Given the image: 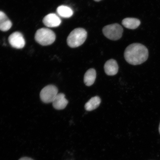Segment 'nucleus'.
I'll list each match as a JSON object with an SVG mask.
<instances>
[{"mask_svg": "<svg viewBox=\"0 0 160 160\" xmlns=\"http://www.w3.org/2000/svg\"><path fill=\"white\" fill-rule=\"evenodd\" d=\"M102 32L109 39L117 41L121 38L123 32V28L118 23L108 25L103 28Z\"/></svg>", "mask_w": 160, "mask_h": 160, "instance_id": "obj_4", "label": "nucleus"}, {"mask_svg": "<svg viewBox=\"0 0 160 160\" xmlns=\"http://www.w3.org/2000/svg\"><path fill=\"white\" fill-rule=\"evenodd\" d=\"M101 99L98 96L92 98L88 101L86 103L85 108L86 111H93L99 107L101 103Z\"/></svg>", "mask_w": 160, "mask_h": 160, "instance_id": "obj_13", "label": "nucleus"}, {"mask_svg": "<svg viewBox=\"0 0 160 160\" xmlns=\"http://www.w3.org/2000/svg\"><path fill=\"white\" fill-rule=\"evenodd\" d=\"M43 22L46 27L54 28L58 27L61 23V20L57 14L51 13L44 18Z\"/></svg>", "mask_w": 160, "mask_h": 160, "instance_id": "obj_7", "label": "nucleus"}, {"mask_svg": "<svg viewBox=\"0 0 160 160\" xmlns=\"http://www.w3.org/2000/svg\"><path fill=\"white\" fill-rule=\"evenodd\" d=\"M94 1H95L96 2H99L102 1V0H94Z\"/></svg>", "mask_w": 160, "mask_h": 160, "instance_id": "obj_16", "label": "nucleus"}, {"mask_svg": "<svg viewBox=\"0 0 160 160\" xmlns=\"http://www.w3.org/2000/svg\"><path fill=\"white\" fill-rule=\"evenodd\" d=\"M19 160H34L33 159L31 158H28V157H23L21 158V159H20Z\"/></svg>", "mask_w": 160, "mask_h": 160, "instance_id": "obj_15", "label": "nucleus"}, {"mask_svg": "<svg viewBox=\"0 0 160 160\" xmlns=\"http://www.w3.org/2000/svg\"><path fill=\"white\" fill-rule=\"evenodd\" d=\"M35 38L37 42L42 46L51 45L55 42L56 35L51 30L42 28L38 30L35 34Z\"/></svg>", "mask_w": 160, "mask_h": 160, "instance_id": "obj_3", "label": "nucleus"}, {"mask_svg": "<svg viewBox=\"0 0 160 160\" xmlns=\"http://www.w3.org/2000/svg\"><path fill=\"white\" fill-rule=\"evenodd\" d=\"M58 15L63 18H69L73 15V12L70 7L64 5L59 6L57 9Z\"/></svg>", "mask_w": 160, "mask_h": 160, "instance_id": "obj_14", "label": "nucleus"}, {"mask_svg": "<svg viewBox=\"0 0 160 160\" xmlns=\"http://www.w3.org/2000/svg\"><path fill=\"white\" fill-rule=\"evenodd\" d=\"M8 41L10 44L15 48L21 49L25 47V41L22 34L16 32L10 35Z\"/></svg>", "mask_w": 160, "mask_h": 160, "instance_id": "obj_6", "label": "nucleus"}, {"mask_svg": "<svg viewBox=\"0 0 160 160\" xmlns=\"http://www.w3.org/2000/svg\"><path fill=\"white\" fill-rule=\"evenodd\" d=\"M122 24L127 28L135 29L139 27L141 22L138 19L135 18H126L122 21Z\"/></svg>", "mask_w": 160, "mask_h": 160, "instance_id": "obj_12", "label": "nucleus"}, {"mask_svg": "<svg viewBox=\"0 0 160 160\" xmlns=\"http://www.w3.org/2000/svg\"><path fill=\"white\" fill-rule=\"evenodd\" d=\"M87 37V32L85 29L82 28L75 29L68 36V45L72 48L79 47L85 42Z\"/></svg>", "mask_w": 160, "mask_h": 160, "instance_id": "obj_2", "label": "nucleus"}, {"mask_svg": "<svg viewBox=\"0 0 160 160\" xmlns=\"http://www.w3.org/2000/svg\"><path fill=\"white\" fill-rule=\"evenodd\" d=\"M12 26V23L3 12L0 11V30L3 32L8 31Z\"/></svg>", "mask_w": 160, "mask_h": 160, "instance_id": "obj_10", "label": "nucleus"}, {"mask_svg": "<svg viewBox=\"0 0 160 160\" xmlns=\"http://www.w3.org/2000/svg\"><path fill=\"white\" fill-rule=\"evenodd\" d=\"M104 68L106 74L109 76L115 75L118 71V65L117 62L113 59H110L106 62Z\"/></svg>", "mask_w": 160, "mask_h": 160, "instance_id": "obj_9", "label": "nucleus"}, {"mask_svg": "<svg viewBox=\"0 0 160 160\" xmlns=\"http://www.w3.org/2000/svg\"><path fill=\"white\" fill-rule=\"evenodd\" d=\"M97 77V73L95 69H90L86 72L84 77V82L86 86L90 87L94 83Z\"/></svg>", "mask_w": 160, "mask_h": 160, "instance_id": "obj_11", "label": "nucleus"}, {"mask_svg": "<svg viewBox=\"0 0 160 160\" xmlns=\"http://www.w3.org/2000/svg\"><path fill=\"white\" fill-rule=\"evenodd\" d=\"M68 103V101L66 99L65 95L63 93H58L52 102L53 107L58 110L64 109Z\"/></svg>", "mask_w": 160, "mask_h": 160, "instance_id": "obj_8", "label": "nucleus"}, {"mask_svg": "<svg viewBox=\"0 0 160 160\" xmlns=\"http://www.w3.org/2000/svg\"><path fill=\"white\" fill-rule=\"evenodd\" d=\"M58 88L55 86L50 85L46 86L41 90L40 97L43 102L48 103L52 102L58 94Z\"/></svg>", "mask_w": 160, "mask_h": 160, "instance_id": "obj_5", "label": "nucleus"}, {"mask_svg": "<svg viewBox=\"0 0 160 160\" xmlns=\"http://www.w3.org/2000/svg\"><path fill=\"white\" fill-rule=\"evenodd\" d=\"M159 133L160 134V124H159Z\"/></svg>", "mask_w": 160, "mask_h": 160, "instance_id": "obj_17", "label": "nucleus"}, {"mask_svg": "<svg viewBox=\"0 0 160 160\" xmlns=\"http://www.w3.org/2000/svg\"><path fill=\"white\" fill-rule=\"evenodd\" d=\"M149 52L147 47L139 43L132 44L126 48L124 58L130 64L137 65L144 62L148 58Z\"/></svg>", "mask_w": 160, "mask_h": 160, "instance_id": "obj_1", "label": "nucleus"}]
</instances>
